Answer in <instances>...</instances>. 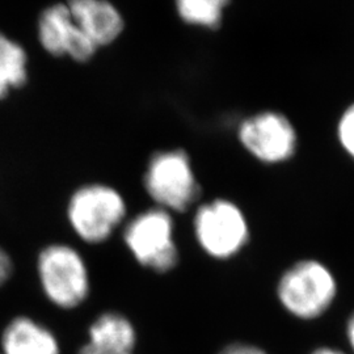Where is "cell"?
Wrapping results in <instances>:
<instances>
[{"mask_svg":"<svg viewBox=\"0 0 354 354\" xmlns=\"http://www.w3.org/2000/svg\"><path fill=\"white\" fill-rule=\"evenodd\" d=\"M337 295V282L328 266L317 260H302L279 279L277 297L294 317L314 320L324 315Z\"/></svg>","mask_w":354,"mask_h":354,"instance_id":"1","label":"cell"},{"mask_svg":"<svg viewBox=\"0 0 354 354\" xmlns=\"http://www.w3.org/2000/svg\"><path fill=\"white\" fill-rule=\"evenodd\" d=\"M145 188L167 212L184 213L200 196V185L184 150L156 152L147 165Z\"/></svg>","mask_w":354,"mask_h":354,"instance_id":"2","label":"cell"},{"mask_svg":"<svg viewBox=\"0 0 354 354\" xmlns=\"http://www.w3.org/2000/svg\"><path fill=\"white\" fill-rule=\"evenodd\" d=\"M194 231L205 252L216 260L236 256L250 241V227L241 207L226 198H216L198 207Z\"/></svg>","mask_w":354,"mask_h":354,"instance_id":"3","label":"cell"},{"mask_svg":"<svg viewBox=\"0 0 354 354\" xmlns=\"http://www.w3.org/2000/svg\"><path fill=\"white\" fill-rule=\"evenodd\" d=\"M127 214L121 194L111 187L93 184L76 190L68 205V218L83 241H106Z\"/></svg>","mask_w":354,"mask_h":354,"instance_id":"4","label":"cell"},{"mask_svg":"<svg viewBox=\"0 0 354 354\" xmlns=\"http://www.w3.org/2000/svg\"><path fill=\"white\" fill-rule=\"evenodd\" d=\"M125 241L140 266L167 273L178 263L174 221L165 209H151L136 216L125 231Z\"/></svg>","mask_w":354,"mask_h":354,"instance_id":"5","label":"cell"},{"mask_svg":"<svg viewBox=\"0 0 354 354\" xmlns=\"http://www.w3.org/2000/svg\"><path fill=\"white\" fill-rule=\"evenodd\" d=\"M42 288L53 304L74 308L89 291L88 273L79 253L67 245H50L38 257Z\"/></svg>","mask_w":354,"mask_h":354,"instance_id":"6","label":"cell"},{"mask_svg":"<svg viewBox=\"0 0 354 354\" xmlns=\"http://www.w3.org/2000/svg\"><path fill=\"white\" fill-rule=\"evenodd\" d=\"M241 146L261 163L279 165L292 158L298 134L285 114L264 111L247 117L238 129Z\"/></svg>","mask_w":354,"mask_h":354,"instance_id":"7","label":"cell"},{"mask_svg":"<svg viewBox=\"0 0 354 354\" xmlns=\"http://www.w3.org/2000/svg\"><path fill=\"white\" fill-rule=\"evenodd\" d=\"M38 41L54 57H70L75 62H87L99 50L86 37L66 3H55L38 17Z\"/></svg>","mask_w":354,"mask_h":354,"instance_id":"8","label":"cell"},{"mask_svg":"<svg viewBox=\"0 0 354 354\" xmlns=\"http://www.w3.org/2000/svg\"><path fill=\"white\" fill-rule=\"evenodd\" d=\"M66 4L80 32L97 49L113 44L122 35V13L109 0H67Z\"/></svg>","mask_w":354,"mask_h":354,"instance_id":"9","label":"cell"},{"mask_svg":"<svg viewBox=\"0 0 354 354\" xmlns=\"http://www.w3.org/2000/svg\"><path fill=\"white\" fill-rule=\"evenodd\" d=\"M4 354H59L55 337L28 317L15 319L3 335Z\"/></svg>","mask_w":354,"mask_h":354,"instance_id":"10","label":"cell"},{"mask_svg":"<svg viewBox=\"0 0 354 354\" xmlns=\"http://www.w3.org/2000/svg\"><path fill=\"white\" fill-rule=\"evenodd\" d=\"M89 345L102 351L131 353L136 345V330L127 317L105 314L89 329Z\"/></svg>","mask_w":354,"mask_h":354,"instance_id":"11","label":"cell"},{"mask_svg":"<svg viewBox=\"0 0 354 354\" xmlns=\"http://www.w3.org/2000/svg\"><path fill=\"white\" fill-rule=\"evenodd\" d=\"M28 80V54L12 38L0 32V100Z\"/></svg>","mask_w":354,"mask_h":354,"instance_id":"12","label":"cell"},{"mask_svg":"<svg viewBox=\"0 0 354 354\" xmlns=\"http://www.w3.org/2000/svg\"><path fill=\"white\" fill-rule=\"evenodd\" d=\"M231 0H175L178 17L188 26L215 30Z\"/></svg>","mask_w":354,"mask_h":354,"instance_id":"13","label":"cell"},{"mask_svg":"<svg viewBox=\"0 0 354 354\" xmlns=\"http://www.w3.org/2000/svg\"><path fill=\"white\" fill-rule=\"evenodd\" d=\"M336 133L342 150L354 160V102L340 115Z\"/></svg>","mask_w":354,"mask_h":354,"instance_id":"14","label":"cell"},{"mask_svg":"<svg viewBox=\"0 0 354 354\" xmlns=\"http://www.w3.org/2000/svg\"><path fill=\"white\" fill-rule=\"evenodd\" d=\"M218 354H268L264 349L247 344V342H234L225 346Z\"/></svg>","mask_w":354,"mask_h":354,"instance_id":"15","label":"cell"},{"mask_svg":"<svg viewBox=\"0 0 354 354\" xmlns=\"http://www.w3.org/2000/svg\"><path fill=\"white\" fill-rule=\"evenodd\" d=\"M12 269V261L10 256L0 248V288L10 279Z\"/></svg>","mask_w":354,"mask_h":354,"instance_id":"16","label":"cell"},{"mask_svg":"<svg viewBox=\"0 0 354 354\" xmlns=\"http://www.w3.org/2000/svg\"><path fill=\"white\" fill-rule=\"evenodd\" d=\"M346 339H348L349 346L354 354V314L349 317L348 324H346Z\"/></svg>","mask_w":354,"mask_h":354,"instance_id":"17","label":"cell"},{"mask_svg":"<svg viewBox=\"0 0 354 354\" xmlns=\"http://www.w3.org/2000/svg\"><path fill=\"white\" fill-rule=\"evenodd\" d=\"M80 354H133V353H122V352H109V351H102L97 348H93L91 345H86Z\"/></svg>","mask_w":354,"mask_h":354,"instance_id":"18","label":"cell"},{"mask_svg":"<svg viewBox=\"0 0 354 354\" xmlns=\"http://www.w3.org/2000/svg\"><path fill=\"white\" fill-rule=\"evenodd\" d=\"M311 354H348L342 351H339L336 348H329V346H324V348H317V351H314Z\"/></svg>","mask_w":354,"mask_h":354,"instance_id":"19","label":"cell"}]
</instances>
